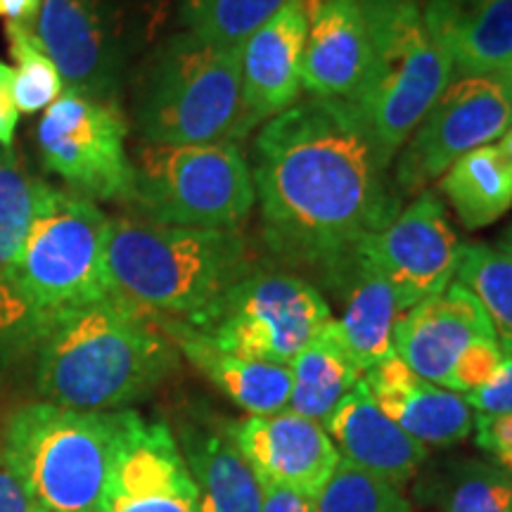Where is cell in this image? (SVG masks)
Returning a JSON list of instances; mask_svg holds the SVG:
<instances>
[{
    "label": "cell",
    "mask_w": 512,
    "mask_h": 512,
    "mask_svg": "<svg viewBox=\"0 0 512 512\" xmlns=\"http://www.w3.org/2000/svg\"><path fill=\"white\" fill-rule=\"evenodd\" d=\"M176 439L202 512H261V482L230 439L228 422H188Z\"/></svg>",
    "instance_id": "obj_24"
},
{
    "label": "cell",
    "mask_w": 512,
    "mask_h": 512,
    "mask_svg": "<svg viewBox=\"0 0 512 512\" xmlns=\"http://www.w3.org/2000/svg\"><path fill=\"white\" fill-rule=\"evenodd\" d=\"M43 183L17 164H0V332L31 328L15 287V264L27 238Z\"/></svg>",
    "instance_id": "obj_26"
},
{
    "label": "cell",
    "mask_w": 512,
    "mask_h": 512,
    "mask_svg": "<svg viewBox=\"0 0 512 512\" xmlns=\"http://www.w3.org/2000/svg\"><path fill=\"white\" fill-rule=\"evenodd\" d=\"M41 339L38 392L74 411H124L178 366L159 320L117 292L60 318Z\"/></svg>",
    "instance_id": "obj_2"
},
{
    "label": "cell",
    "mask_w": 512,
    "mask_h": 512,
    "mask_svg": "<svg viewBox=\"0 0 512 512\" xmlns=\"http://www.w3.org/2000/svg\"><path fill=\"white\" fill-rule=\"evenodd\" d=\"M363 382L384 415L427 448L453 446L472 434L475 413L465 396L413 373L396 354L370 368Z\"/></svg>",
    "instance_id": "obj_19"
},
{
    "label": "cell",
    "mask_w": 512,
    "mask_h": 512,
    "mask_svg": "<svg viewBox=\"0 0 512 512\" xmlns=\"http://www.w3.org/2000/svg\"><path fill=\"white\" fill-rule=\"evenodd\" d=\"M38 8H41V0H0V17L34 27Z\"/></svg>",
    "instance_id": "obj_38"
},
{
    "label": "cell",
    "mask_w": 512,
    "mask_h": 512,
    "mask_svg": "<svg viewBox=\"0 0 512 512\" xmlns=\"http://www.w3.org/2000/svg\"><path fill=\"white\" fill-rule=\"evenodd\" d=\"M503 252L505 254H508L510 256V259H512V228L508 230V233H505V238H503Z\"/></svg>",
    "instance_id": "obj_41"
},
{
    "label": "cell",
    "mask_w": 512,
    "mask_h": 512,
    "mask_svg": "<svg viewBox=\"0 0 512 512\" xmlns=\"http://www.w3.org/2000/svg\"><path fill=\"white\" fill-rule=\"evenodd\" d=\"M411 3H418V0H411Z\"/></svg>",
    "instance_id": "obj_42"
},
{
    "label": "cell",
    "mask_w": 512,
    "mask_h": 512,
    "mask_svg": "<svg viewBox=\"0 0 512 512\" xmlns=\"http://www.w3.org/2000/svg\"><path fill=\"white\" fill-rule=\"evenodd\" d=\"M290 411L325 422L337 403L361 382V368L342 342L335 318L290 363Z\"/></svg>",
    "instance_id": "obj_25"
},
{
    "label": "cell",
    "mask_w": 512,
    "mask_h": 512,
    "mask_svg": "<svg viewBox=\"0 0 512 512\" xmlns=\"http://www.w3.org/2000/svg\"><path fill=\"white\" fill-rule=\"evenodd\" d=\"M309 0H290L240 46L242 100L254 126L302 100Z\"/></svg>",
    "instance_id": "obj_17"
},
{
    "label": "cell",
    "mask_w": 512,
    "mask_h": 512,
    "mask_svg": "<svg viewBox=\"0 0 512 512\" xmlns=\"http://www.w3.org/2000/svg\"><path fill=\"white\" fill-rule=\"evenodd\" d=\"M361 5L373 57L351 105L373 136L382 162L392 166L401 145L453 81V64L427 29L418 3L361 0Z\"/></svg>",
    "instance_id": "obj_6"
},
{
    "label": "cell",
    "mask_w": 512,
    "mask_h": 512,
    "mask_svg": "<svg viewBox=\"0 0 512 512\" xmlns=\"http://www.w3.org/2000/svg\"><path fill=\"white\" fill-rule=\"evenodd\" d=\"M290 0H178L185 31L214 46L240 50L242 43Z\"/></svg>",
    "instance_id": "obj_29"
},
{
    "label": "cell",
    "mask_w": 512,
    "mask_h": 512,
    "mask_svg": "<svg viewBox=\"0 0 512 512\" xmlns=\"http://www.w3.org/2000/svg\"><path fill=\"white\" fill-rule=\"evenodd\" d=\"M328 280L344 294V311L335 318L337 330L366 375L382 358L394 354V328L403 316L396 294L358 249Z\"/></svg>",
    "instance_id": "obj_23"
},
{
    "label": "cell",
    "mask_w": 512,
    "mask_h": 512,
    "mask_svg": "<svg viewBox=\"0 0 512 512\" xmlns=\"http://www.w3.org/2000/svg\"><path fill=\"white\" fill-rule=\"evenodd\" d=\"M107 233L110 216L91 200L43 183L15 264V287L38 337L60 318L114 294Z\"/></svg>",
    "instance_id": "obj_5"
},
{
    "label": "cell",
    "mask_w": 512,
    "mask_h": 512,
    "mask_svg": "<svg viewBox=\"0 0 512 512\" xmlns=\"http://www.w3.org/2000/svg\"><path fill=\"white\" fill-rule=\"evenodd\" d=\"M456 283L467 287L494 325L503 354L512 356V259L501 247L467 245L460 256Z\"/></svg>",
    "instance_id": "obj_28"
},
{
    "label": "cell",
    "mask_w": 512,
    "mask_h": 512,
    "mask_svg": "<svg viewBox=\"0 0 512 512\" xmlns=\"http://www.w3.org/2000/svg\"><path fill=\"white\" fill-rule=\"evenodd\" d=\"M387 169L351 102L306 98L268 119L252 159L266 245L330 278L401 211Z\"/></svg>",
    "instance_id": "obj_1"
},
{
    "label": "cell",
    "mask_w": 512,
    "mask_h": 512,
    "mask_svg": "<svg viewBox=\"0 0 512 512\" xmlns=\"http://www.w3.org/2000/svg\"><path fill=\"white\" fill-rule=\"evenodd\" d=\"M100 512H202L200 491L176 434L162 420L117 411V434Z\"/></svg>",
    "instance_id": "obj_13"
},
{
    "label": "cell",
    "mask_w": 512,
    "mask_h": 512,
    "mask_svg": "<svg viewBox=\"0 0 512 512\" xmlns=\"http://www.w3.org/2000/svg\"><path fill=\"white\" fill-rule=\"evenodd\" d=\"M34 31L60 69L64 91L114 105L121 53L102 0H41Z\"/></svg>",
    "instance_id": "obj_15"
},
{
    "label": "cell",
    "mask_w": 512,
    "mask_h": 512,
    "mask_svg": "<svg viewBox=\"0 0 512 512\" xmlns=\"http://www.w3.org/2000/svg\"><path fill=\"white\" fill-rule=\"evenodd\" d=\"M512 126L498 76L453 79L406 140L396 162V192L420 195L467 152L494 145Z\"/></svg>",
    "instance_id": "obj_11"
},
{
    "label": "cell",
    "mask_w": 512,
    "mask_h": 512,
    "mask_svg": "<svg viewBox=\"0 0 512 512\" xmlns=\"http://www.w3.org/2000/svg\"><path fill=\"white\" fill-rule=\"evenodd\" d=\"M107 271L114 292L126 302L155 318L200 328L254 266L240 228L110 219Z\"/></svg>",
    "instance_id": "obj_3"
},
{
    "label": "cell",
    "mask_w": 512,
    "mask_h": 512,
    "mask_svg": "<svg viewBox=\"0 0 512 512\" xmlns=\"http://www.w3.org/2000/svg\"><path fill=\"white\" fill-rule=\"evenodd\" d=\"M10 55L17 62L15 72V105L22 114L46 112L53 102L64 93V81L57 64L43 48L41 38L34 27L19 22H5Z\"/></svg>",
    "instance_id": "obj_30"
},
{
    "label": "cell",
    "mask_w": 512,
    "mask_h": 512,
    "mask_svg": "<svg viewBox=\"0 0 512 512\" xmlns=\"http://www.w3.org/2000/svg\"><path fill=\"white\" fill-rule=\"evenodd\" d=\"M339 458L396 486L411 482L427 460V446L384 415L366 382L356 384L323 422Z\"/></svg>",
    "instance_id": "obj_20"
},
{
    "label": "cell",
    "mask_w": 512,
    "mask_h": 512,
    "mask_svg": "<svg viewBox=\"0 0 512 512\" xmlns=\"http://www.w3.org/2000/svg\"><path fill=\"white\" fill-rule=\"evenodd\" d=\"M157 320L176 344L178 354L188 358L192 366L247 415H273L290 408V366L226 354L204 332L190 325L166 318Z\"/></svg>",
    "instance_id": "obj_22"
},
{
    "label": "cell",
    "mask_w": 512,
    "mask_h": 512,
    "mask_svg": "<svg viewBox=\"0 0 512 512\" xmlns=\"http://www.w3.org/2000/svg\"><path fill=\"white\" fill-rule=\"evenodd\" d=\"M330 320L318 287L290 273L254 271L195 330L226 354L290 366Z\"/></svg>",
    "instance_id": "obj_9"
},
{
    "label": "cell",
    "mask_w": 512,
    "mask_h": 512,
    "mask_svg": "<svg viewBox=\"0 0 512 512\" xmlns=\"http://www.w3.org/2000/svg\"><path fill=\"white\" fill-rule=\"evenodd\" d=\"M463 247L444 202L422 190L392 223L368 235L356 249L392 285L399 309L406 313L453 283Z\"/></svg>",
    "instance_id": "obj_12"
},
{
    "label": "cell",
    "mask_w": 512,
    "mask_h": 512,
    "mask_svg": "<svg viewBox=\"0 0 512 512\" xmlns=\"http://www.w3.org/2000/svg\"><path fill=\"white\" fill-rule=\"evenodd\" d=\"M128 202L145 221L183 228L235 230L256 202L252 169L235 143H143L131 157Z\"/></svg>",
    "instance_id": "obj_8"
},
{
    "label": "cell",
    "mask_w": 512,
    "mask_h": 512,
    "mask_svg": "<svg viewBox=\"0 0 512 512\" xmlns=\"http://www.w3.org/2000/svg\"><path fill=\"white\" fill-rule=\"evenodd\" d=\"M467 406L475 415H510L512 413V356L505 354L501 366L489 382L465 394Z\"/></svg>",
    "instance_id": "obj_34"
},
{
    "label": "cell",
    "mask_w": 512,
    "mask_h": 512,
    "mask_svg": "<svg viewBox=\"0 0 512 512\" xmlns=\"http://www.w3.org/2000/svg\"><path fill=\"white\" fill-rule=\"evenodd\" d=\"M12 86H15V72L10 64L0 62V143L5 147L12 145L19 121V110L15 105V95H12Z\"/></svg>",
    "instance_id": "obj_36"
},
{
    "label": "cell",
    "mask_w": 512,
    "mask_h": 512,
    "mask_svg": "<svg viewBox=\"0 0 512 512\" xmlns=\"http://www.w3.org/2000/svg\"><path fill=\"white\" fill-rule=\"evenodd\" d=\"M0 512H41L5 458L3 437H0Z\"/></svg>",
    "instance_id": "obj_35"
},
{
    "label": "cell",
    "mask_w": 512,
    "mask_h": 512,
    "mask_svg": "<svg viewBox=\"0 0 512 512\" xmlns=\"http://www.w3.org/2000/svg\"><path fill=\"white\" fill-rule=\"evenodd\" d=\"M441 512H512V475L489 460H467L451 470Z\"/></svg>",
    "instance_id": "obj_31"
},
{
    "label": "cell",
    "mask_w": 512,
    "mask_h": 512,
    "mask_svg": "<svg viewBox=\"0 0 512 512\" xmlns=\"http://www.w3.org/2000/svg\"><path fill=\"white\" fill-rule=\"evenodd\" d=\"M441 192L467 230L486 228L512 209V171L498 145L477 147L441 176Z\"/></svg>",
    "instance_id": "obj_27"
},
{
    "label": "cell",
    "mask_w": 512,
    "mask_h": 512,
    "mask_svg": "<svg viewBox=\"0 0 512 512\" xmlns=\"http://www.w3.org/2000/svg\"><path fill=\"white\" fill-rule=\"evenodd\" d=\"M475 441L494 465L512 475V413L475 415Z\"/></svg>",
    "instance_id": "obj_33"
},
{
    "label": "cell",
    "mask_w": 512,
    "mask_h": 512,
    "mask_svg": "<svg viewBox=\"0 0 512 512\" xmlns=\"http://www.w3.org/2000/svg\"><path fill=\"white\" fill-rule=\"evenodd\" d=\"M486 339H496V332L484 306L467 287L451 283L403 313L394 328V354L413 373L451 389L460 363Z\"/></svg>",
    "instance_id": "obj_16"
},
{
    "label": "cell",
    "mask_w": 512,
    "mask_h": 512,
    "mask_svg": "<svg viewBox=\"0 0 512 512\" xmlns=\"http://www.w3.org/2000/svg\"><path fill=\"white\" fill-rule=\"evenodd\" d=\"M233 444L261 484L320 496L342 463L323 422L290 411L228 422Z\"/></svg>",
    "instance_id": "obj_14"
},
{
    "label": "cell",
    "mask_w": 512,
    "mask_h": 512,
    "mask_svg": "<svg viewBox=\"0 0 512 512\" xmlns=\"http://www.w3.org/2000/svg\"><path fill=\"white\" fill-rule=\"evenodd\" d=\"M422 19L453 64V79L512 67V0H427Z\"/></svg>",
    "instance_id": "obj_21"
},
{
    "label": "cell",
    "mask_w": 512,
    "mask_h": 512,
    "mask_svg": "<svg viewBox=\"0 0 512 512\" xmlns=\"http://www.w3.org/2000/svg\"><path fill=\"white\" fill-rule=\"evenodd\" d=\"M370 57L373 41L361 0H309L302 74L311 98L354 102Z\"/></svg>",
    "instance_id": "obj_18"
},
{
    "label": "cell",
    "mask_w": 512,
    "mask_h": 512,
    "mask_svg": "<svg viewBox=\"0 0 512 512\" xmlns=\"http://www.w3.org/2000/svg\"><path fill=\"white\" fill-rule=\"evenodd\" d=\"M316 512H413L411 503L392 482L349 463H339L335 475L316 498Z\"/></svg>",
    "instance_id": "obj_32"
},
{
    "label": "cell",
    "mask_w": 512,
    "mask_h": 512,
    "mask_svg": "<svg viewBox=\"0 0 512 512\" xmlns=\"http://www.w3.org/2000/svg\"><path fill=\"white\" fill-rule=\"evenodd\" d=\"M498 150L503 152L505 162H508L510 171H512V126L508 128V131L503 133V136H501V143H498Z\"/></svg>",
    "instance_id": "obj_39"
},
{
    "label": "cell",
    "mask_w": 512,
    "mask_h": 512,
    "mask_svg": "<svg viewBox=\"0 0 512 512\" xmlns=\"http://www.w3.org/2000/svg\"><path fill=\"white\" fill-rule=\"evenodd\" d=\"M126 136L128 124L117 105L67 91L36 126L43 166L86 200L128 202L133 166Z\"/></svg>",
    "instance_id": "obj_10"
},
{
    "label": "cell",
    "mask_w": 512,
    "mask_h": 512,
    "mask_svg": "<svg viewBox=\"0 0 512 512\" xmlns=\"http://www.w3.org/2000/svg\"><path fill=\"white\" fill-rule=\"evenodd\" d=\"M261 512H316V501L297 491L261 484Z\"/></svg>",
    "instance_id": "obj_37"
},
{
    "label": "cell",
    "mask_w": 512,
    "mask_h": 512,
    "mask_svg": "<svg viewBox=\"0 0 512 512\" xmlns=\"http://www.w3.org/2000/svg\"><path fill=\"white\" fill-rule=\"evenodd\" d=\"M498 79H501L503 88H505V95H508V105H510V117H512V67L505 69L503 74H498Z\"/></svg>",
    "instance_id": "obj_40"
},
{
    "label": "cell",
    "mask_w": 512,
    "mask_h": 512,
    "mask_svg": "<svg viewBox=\"0 0 512 512\" xmlns=\"http://www.w3.org/2000/svg\"><path fill=\"white\" fill-rule=\"evenodd\" d=\"M133 119L145 143H235L254 124L242 100L240 50L181 31L152 50L133 88Z\"/></svg>",
    "instance_id": "obj_4"
},
{
    "label": "cell",
    "mask_w": 512,
    "mask_h": 512,
    "mask_svg": "<svg viewBox=\"0 0 512 512\" xmlns=\"http://www.w3.org/2000/svg\"><path fill=\"white\" fill-rule=\"evenodd\" d=\"M114 434L117 411H74L36 401L12 413L3 448L41 512H100Z\"/></svg>",
    "instance_id": "obj_7"
}]
</instances>
